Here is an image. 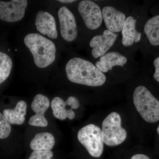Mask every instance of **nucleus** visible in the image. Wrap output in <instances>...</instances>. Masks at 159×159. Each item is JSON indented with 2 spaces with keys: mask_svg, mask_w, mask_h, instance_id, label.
Segmentation results:
<instances>
[{
  "mask_svg": "<svg viewBox=\"0 0 159 159\" xmlns=\"http://www.w3.org/2000/svg\"><path fill=\"white\" fill-rule=\"evenodd\" d=\"M121 116L113 112L104 119L102 123V141L109 146H117L123 143L127 137V132L122 126Z\"/></svg>",
  "mask_w": 159,
  "mask_h": 159,
  "instance_id": "4",
  "label": "nucleus"
},
{
  "mask_svg": "<svg viewBox=\"0 0 159 159\" xmlns=\"http://www.w3.org/2000/svg\"><path fill=\"white\" fill-rule=\"evenodd\" d=\"M117 35L109 31L104 30L102 34L94 36L90 42V47L92 48V53L95 58L103 56L113 46Z\"/></svg>",
  "mask_w": 159,
  "mask_h": 159,
  "instance_id": "11",
  "label": "nucleus"
},
{
  "mask_svg": "<svg viewBox=\"0 0 159 159\" xmlns=\"http://www.w3.org/2000/svg\"><path fill=\"white\" fill-rule=\"evenodd\" d=\"M54 154L51 151H34L28 159H52Z\"/></svg>",
  "mask_w": 159,
  "mask_h": 159,
  "instance_id": "21",
  "label": "nucleus"
},
{
  "mask_svg": "<svg viewBox=\"0 0 159 159\" xmlns=\"http://www.w3.org/2000/svg\"><path fill=\"white\" fill-rule=\"evenodd\" d=\"M61 37L66 41L71 42L78 35L77 23L74 14L67 8L63 6L58 11Z\"/></svg>",
  "mask_w": 159,
  "mask_h": 159,
  "instance_id": "9",
  "label": "nucleus"
},
{
  "mask_svg": "<svg viewBox=\"0 0 159 159\" xmlns=\"http://www.w3.org/2000/svg\"><path fill=\"white\" fill-rule=\"evenodd\" d=\"M55 143L54 136L49 132H41L34 136L30 143V148L34 151H51Z\"/></svg>",
  "mask_w": 159,
  "mask_h": 159,
  "instance_id": "17",
  "label": "nucleus"
},
{
  "mask_svg": "<svg viewBox=\"0 0 159 159\" xmlns=\"http://www.w3.org/2000/svg\"><path fill=\"white\" fill-rule=\"evenodd\" d=\"M12 66L11 58L7 54L0 52V84L9 77Z\"/></svg>",
  "mask_w": 159,
  "mask_h": 159,
  "instance_id": "19",
  "label": "nucleus"
},
{
  "mask_svg": "<svg viewBox=\"0 0 159 159\" xmlns=\"http://www.w3.org/2000/svg\"><path fill=\"white\" fill-rule=\"evenodd\" d=\"M77 139L91 156L99 158L102 155L104 147L102 130L97 125L89 124L80 129Z\"/></svg>",
  "mask_w": 159,
  "mask_h": 159,
  "instance_id": "5",
  "label": "nucleus"
},
{
  "mask_svg": "<svg viewBox=\"0 0 159 159\" xmlns=\"http://www.w3.org/2000/svg\"><path fill=\"white\" fill-rule=\"evenodd\" d=\"M27 105L23 100L17 102L14 109H6L3 111V115L9 124L22 125L25 120Z\"/></svg>",
  "mask_w": 159,
  "mask_h": 159,
  "instance_id": "16",
  "label": "nucleus"
},
{
  "mask_svg": "<svg viewBox=\"0 0 159 159\" xmlns=\"http://www.w3.org/2000/svg\"><path fill=\"white\" fill-rule=\"evenodd\" d=\"M67 77L72 82L91 87L103 85L105 74L90 61L80 57L69 61L66 66Z\"/></svg>",
  "mask_w": 159,
  "mask_h": 159,
  "instance_id": "1",
  "label": "nucleus"
},
{
  "mask_svg": "<svg viewBox=\"0 0 159 159\" xmlns=\"http://www.w3.org/2000/svg\"><path fill=\"white\" fill-rule=\"evenodd\" d=\"M50 105V100L48 97L42 94L36 95L31 104V108L35 114L30 117L29 121V125L38 127H47L48 122L45 117L44 114Z\"/></svg>",
  "mask_w": 159,
  "mask_h": 159,
  "instance_id": "10",
  "label": "nucleus"
},
{
  "mask_svg": "<svg viewBox=\"0 0 159 159\" xmlns=\"http://www.w3.org/2000/svg\"><path fill=\"white\" fill-rule=\"evenodd\" d=\"M11 132V127L4 115L0 112V139L8 138Z\"/></svg>",
  "mask_w": 159,
  "mask_h": 159,
  "instance_id": "20",
  "label": "nucleus"
},
{
  "mask_svg": "<svg viewBox=\"0 0 159 159\" xmlns=\"http://www.w3.org/2000/svg\"><path fill=\"white\" fill-rule=\"evenodd\" d=\"M157 132L158 134L159 135V125H158V127L157 129Z\"/></svg>",
  "mask_w": 159,
  "mask_h": 159,
  "instance_id": "25",
  "label": "nucleus"
},
{
  "mask_svg": "<svg viewBox=\"0 0 159 159\" xmlns=\"http://www.w3.org/2000/svg\"><path fill=\"white\" fill-rule=\"evenodd\" d=\"M134 105L138 112L146 122L154 123L159 120V101L148 89L139 86L133 94Z\"/></svg>",
  "mask_w": 159,
  "mask_h": 159,
  "instance_id": "3",
  "label": "nucleus"
},
{
  "mask_svg": "<svg viewBox=\"0 0 159 159\" xmlns=\"http://www.w3.org/2000/svg\"><path fill=\"white\" fill-rule=\"evenodd\" d=\"M155 71L153 75L154 79L159 82V57L155 59L153 61Z\"/></svg>",
  "mask_w": 159,
  "mask_h": 159,
  "instance_id": "22",
  "label": "nucleus"
},
{
  "mask_svg": "<svg viewBox=\"0 0 159 159\" xmlns=\"http://www.w3.org/2000/svg\"><path fill=\"white\" fill-rule=\"evenodd\" d=\"M35 25L40 33L47 34L49 38L53 39L57 38V31L55 19L49 12L39 11L36 15Z\"/></svg>",
  "mask_w": 159,
  "mask_h": 159,
  "instance_id": "13",
  "label": "nucleus"
},
{
  "mask_svg": "<svg viewBox=\"0 0 159 159\" xmlns=\"http://www.w3.org/2000/svg\"><path fill=\"white\" fill-rule=\"evenodd\" d=\"M53 114L55 118L61 120L68 118L72 120L75 113L73 109H77L80 106L79 100L76 97L71 96L66 101L59 97H54L51 104Z\"/></svg>",
  "mask_w": 159,
  "mask_h": 159,
  "instance_id": "8",
  "label": "nucleus"
},
{
  "mask_svg": "<svg viewBox=\"0 0 159 159\" xmlns=\"http://www.w3.org/2000/svg\"><path fill=\"white\" fill-rule=\"evenodd\" d=\"M78 9L88 29L96 30L102 25V10L97 3L89 0H84L79 3Z\"/></svg>",
  "mask_w": 159,
  "mask_h": 159,
  "instance_id": "6",
  "label": "nucleus"
},
{
  "mask_svg": "<svg viewBox=\"0 0 159 159\" xmlns=\"http://www.w3.org/2000/svg\"><path fill=\"white\" fill-rule=\"evenodd\" d=\"M24 43L34 57L36 65L44 68L53 63L56 57V49L52 41L37 33L27 34Z\"/></svg>",
  "mask_w": 159,
  "mask_h": 159,
  "instance_id": "2",
  "label": "nucleus"
},
{
  "mask_svg": "<svg viewBox=\"0 0 159 159\" xmlns=\"http://www.w3.org/2000/svg\"><path fill=\"white\" fill-rule=\"evenodd\" d=\"M17 51V49H16V50H15V51Z\"/></svg>",
  "mask_w": 159,
  "mask_h": 159,
  "instance_id": "26",
  "label": "nucleus"
},
{
  "mask_svg": "<svg viewBox=\"0 0 159 159\" xmlns=\"http://www.w3.org/2000/svg\"><path fill=\"white\" fill-rule=\"evenodd\" d=\"M95 66L102 73H107L114 67H123L127 62V57L118 52H108L99 57Z\"/></svg>",
  "mask_w": 159,
  "mask_h": 159,
  "instance_id": "14",
  "label": "nucleus"
},
{
  "mask_svg": "<svg viewBox=\"0 0 159 159\" xmlns=\"http://www.w3.org/2000/svg\"><path fill=\"white\" fill-rule=\"evenodd\" d=\"M144 31L152 45H159V15L147 21L144 27Z\"/></svg>",
  "mask_w": 159,
  "mask_h": 159,
  "instance_id": "18",
  "label": "nucleus"
},
{
  "mask_svg": "<svg viewBox=\"0 0 159 159\" xmlns=\"http://www.w3.org/2000/svg\"><path fill=\"white\" fill-rule=\"evenodd\" d=\"M130 159H150L148 156L142 154L134 155Z\"/></svg>",
  "mask_w": 159,
  "mask_h": 159,
  "instance_id": "23",
  "label": "nucleus"
},
{
  "mask_svg": "<svg viewBox=\"0 0 159 159\" xmlns=\"http://www.w3.org/2000/svg\"><path fill=\"white\" fill-rule=\"evenodd\" d=\"M102 12V19L107 30L114 33L122 31L126 19L123 12L111 6L103 7Z\"/></svg>",
  "mask_w": 159,
  "mask_h": 159,
  "instance_id": "12",
  "label": "nucleus"
},
{
  "mask_svg": "<svg viewBox=\"0 0 159 159\" xmlns=\"http://www.w3.org/2000/svg\"><path fill=\"white\" fill-rule=\"evenodd\" d=\"M27 6L26 0L0 1V19L8 22L20 20L25 16Z\"/></svg>",
  "mask_w": 159,
  "mask_h": 159,
  "instance_id": "7",
  "label": "nucleus"
},
{
  "mask_svg": "<svg viewBox=\"0 0 159 159\" xmlns=\"http://www.w3.org/2000/svg\"><path fill=\"white\" fill-rule=\"evenodd\" d=\"M58 2L62 3H70L76 2V1H74V0H62H62H60V1H58Z\"/></svg>",
  "mask_w": 159,
  "mask_h": 159,
  "instance_id": "24",
  "label": "nucleus"
},
{
  "mask_svg": "<svg viewBox=\"0 0 159 159\" xmlns=\"http://www.w3.org/2000/svg\"><path fill=\"white\" fill-rule=\"evenodd\" d=\"M137 20L132 16L126 18L122 30V43L125 47L132 46L140 41L141 32L136 29Z\"/></svg>",
  "mask_w": 159,
  "mask_h": 159,
  "instance_id": "15",
  "label": "nucleus"
}]
</instances>
